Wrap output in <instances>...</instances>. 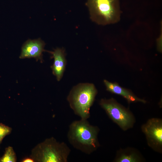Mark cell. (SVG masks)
Returning a JSON list of instances; mask_svg holds the SVG:
<instances>
[{"label": "cell", "mask_w": 162, "mask_h": 162, "mask_svg": "<svg viewBox=\"0 0 162 162\" xmlns=\"http://www.w3.org/2000/svg\"><path fill=\"white\" fill-rule=\"evenodd\" d=\"M98 127L91 125L87 120L81 119L72 122L68 134L69 142L75 148L90 154L99 147Z\"/></svg>", "instance_id": "1"}, {"label": "cell", "mask_w": 162, "mask_h": 162, "mask_svg": "<svg viewBox=\"0 0 162 162\" xmlns=\"http://www.w3.org/2000/svg\"><path fill=\"white\" fill-rule=\"evenodd\" d=\"M70 152L66 144L51 137L34 147L29 156L36 162H66Z\"/></svg>", "instance_id": "2"}, {"label": "cell", "mask_w": 162, "mask_h": 162, "mask_svg": "<svg viewBox=\"0 0 162 162\" xmlns=\"http://www.w3.org/2000/svg\"><path fill=\"white\" fill-rule=\"evenodd\" d=\"M86 5L91 19L98 25L113 24L120 20L119 0H87Z\"/></svg>", "instance_id": "3"}, {"label": "cell", "mask_w": 162, "mask_h": 162, "mask_svg": "<svg viewBox=\"0 0 162 162\" xmlns=\"http://www.w3.org/2000/svg\"><path fill=\"white\" fill-rule=\"evenodd\" d=\"M97 93L92 84L78 86L70 93L68 98L71 108L81 119L87 120L90 116V110Z\"/></svg>", "instance_id": "4"}, {"label": "cell", "mask_w": 162, "mask_h": 162, "mask_svg": "<svg viewBox=\"0 0 162 162\" xmlns=\"http://www.w3.org/2000/svg\"><path fill=\"white\" fill-rule=\"evenodd\" d=\"M100 104L109 117L122 130L125 131L133 127L135 121L134 115L114 98L102 99Z\"/></svg>", "instance_id": "5"}, {"label": "cell", "mask_w": 162, "mask_h": 162, "mask_svg": "<svg viewBox=\"0 0 162 162\" xmlns=\"http://www.w3.org/2000/svg\"><path fill=\"white\" fill-rule=\"evenodd\" d=\"M148 146L156 152L161 153L162 149V120L158 118L148 119L141 127Z\"/></svg>", "instance_id": "6"}, {"label": "cell", "mask_w": 162, "mask_h": 162, "mask_svg": "<svg viewBox=\"0 0 162 162\" xmlns=\"http://www.w3.org/2000/svg\"><path fill=\"white\" fill-rule=\"evenodd\" d=\"M45 42L40 38L36 39H28L23 44L19 56L20 59L33 58L37 61L43 62V52Z\"/></svg>", "instance_id": "7"}, {"label": "cell", "mask_w": 162, "mask_h": 162, "mask_svg": "<svg viewBox=\"0 0 162 162\" xmlns=\"http://www.w3.org/2000/svg\"><path fill=\"white\" fill-rule=\"evenodd\" d=\"M104 82L108 91L122 96L129 103L140 102L145 104L146 102L145 100L137 97L131 91L122 87L116 82H111L104 80Z\"/></svg>", "instance_id": "8"}, {"label": "cell", "mask_w": 162, "mask_h": 162, "mask_svg": "<svg viewBox=\"0 0 162 162\" xmlns=\"http://www.w3.org/2000/svg\"><path fill=\"white\" fill-rule=\"evenodd\" d=\"M52 55L54 61L51 66L53 74L58 81L62 78L65 69L66 60L63 49L57 48L53 51H49Z\"/></svg>", "instance_id": "9"}, {"label": "cell", "mask_w": 162, "mask_h": 162, "mask_svg": "<svg viewBox=\"0 0 162 162\" xmlns=\"http://www.w3.org/2000/svg\"><path fill=\"white\" fill-rule=\"evenodd\" d=\"M143 158L139 152L132 148L120 149L117 152L114 161L116 162H140Z\"/></svg>", "instance_id": "10"}, {"label": "cell", "mask_w": 162, "mask_h": 162, "mask_svg": "<svg viewBox=\"0 0 162 162\" xmlns=\"http://www.w3.org/2000/svg\"><path fill=\"white\" fill-rule=\"evenodd\" d=\"M17 157L13 148L10 146L6 147L3 155L0 157V162H16Z\"/></svg>", "instance_id": "11"}, {"label": "cell", "mask_w": 162, "mask_h": 162, "mask_svg": "<svg viewBox=\"0 0 162 162\" xmlns=\"http://www.w3.org/2000/svg\"><path fill=\"white\" fill-rule=\"evenodd\" d=\"M12 130L11 127L0 123V145L4 137L10 134Z\"/></svg>", "instance_id": "12"}, {"label": "cell", "mask_w": 162, "mask_h": 162, "mask_svg": "<svg viewBox=\"0 0 162 162\" xmlns=\"http://www.w3.org/2000/svg\"><path fill=\"white\" fill-rule=\"evenodd\" d=\"M21 162H34V160L30 156L23 158L21 161Z\"/></svg>", "instance_id": "13"}, {"label": "cell", "mask_w": 162, "mask_h": 162, "mask_svg": "<svg viewBox=\"0 0 162 162\" xmlns=\"http://www.w3.org/2000/svg\"><path fill=\"white\" fill-rule=\"evenodd\" d=\"M157 48L158 51L160 52H161L162 50V46H161V37L159 38L157 42Z\"/></svg>", "instance_id": "14"}]
</instances>
